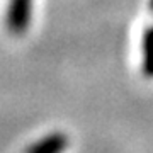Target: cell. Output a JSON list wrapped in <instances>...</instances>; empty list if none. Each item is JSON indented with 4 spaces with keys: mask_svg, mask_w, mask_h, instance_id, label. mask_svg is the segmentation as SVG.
<instances>
[{
    "mask_svg": "<svg viewBox=\"0 0 153 153\" xmlns=\"http://www.w3.org/2000/svg\"><path fill=\"white\" fill-rule=\"evenodd\" d=\"M65 140L66 138H63L61 134H53V136L46 138L44 141L31 146L29 150H31V152H60V150H63L65 145H66Z\"/></svg>",
    "mask_w": 153,
    "mask_h": 153,
    "instance_id": "2",
    "label": "cell"
},
{
    "mask_svg": "<svg viewBox=\"0 0 153 153\" xmlns=\"http://www.w3.org/2000/svg\"><path fill=\"white\" fill-rule=\"evenodd\" d=\"M145 70L148 71V75H153V29L148 33V36H145Z\"/></svg>",
    "mask_w": 153,
    "mask_h": 153,
    "instance_id": "3",
    "label": "cell"
},
{
    "mask_svg": "<svg viewBox=\"0 0 153 153\" xmlns=\"http://www.w3.org/2000/svg\"><path fill=\"white\" fill-rule=\"evenodd\" d=\"M31 14V0H12L10 10H9V27L14 33H22L29 22Z\"/></svg>",
    "mask_w": 153,
    "mask_h": 153,
    "instance_id": "1",
    "label": "cell"
}]
</instances>
